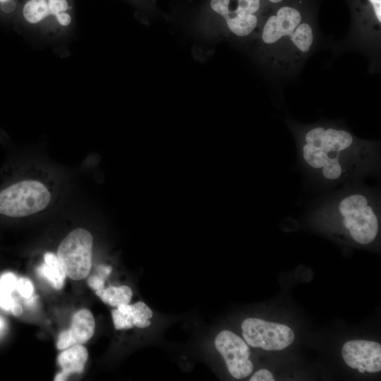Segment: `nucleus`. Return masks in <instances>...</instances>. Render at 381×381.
Returning <instances> with one entry per match:
<instances>
[{"mask_svg": "<svg viewBox=\"0 0 381 381\" xmlns=\"http://www.w3.org/2000/svg\"><path fill=\"white\" fill-rule=\"evenodd\" d=\"M74 19V0H21L13 23L54 38L69 32Z\"/></svg>", "mask_w": 381, "mask_h": 381, "instance_id": "obj_1", "label": "nucleus"}, {"mask_svg": "<svg viewBox=\"0 0 381 381\" xmlns=\"http://www.w3.org/2000/svg\"><path fill=\"white\" fill-rule=\"evenodd\" d=\"M303 154L306 162L313 168H322L326 179H338L342 173L339 154L351 145V135L343 130L317 127L306 133Z\"/></svg>", "mask_w": 381, "mask_h": 381, "instance_id": "obj_2", "label": "nucleus"}, {"mask_svg": "<svg viewBox=\"0 0 381 381\" xmlns=\"http://www.w3.org/2000/svg\"><path fill=\"white\" fill-rule=\"evenodd\" d=\"M50 200V193L43 183L34 180L16 182L0 190V214L26 217L44 210Z\"/></svg>", "mask_w": 381, "mask_h": 381, "instance_id": "obj_3", "label": "nucleus"}, {"mask_svg": "<svg viewBox=\"0 0 381 381\" xmlns=\"http://www.w3.org/2000/svg\"><path fill=\"white\" fill-rule=\"evenodd\" d=\"M301 13L295 8L283 6L266 21L262 32V40L267 44L278 42L289 37L301 53L310 51L313 42L311 26L301 23Z\"/></svg>", "mask_w": 381, "mask_h": 381, "instance_id": "obj_4", "label": "nucleus"}, {"mask_svg": "<svg viewBox=\"0 0 381 381\" xmlns=\"http://www.w3.org/2000/svg\"><path fill=\"white\" fill-rule=\"evenodd\" d=\"M93 238L86 229L78 228L71 231L61 242L57 257L66 276L73 280L87 277L92 265Z\"/></svg>", "mask_w": 381, "mask_h": 381, "instance_id": "obj_5", "label": "nucleus"}, {"mask_svg": "<svg viewBox=\"0 0 381 381\" xmlns=\"http://www.w3.org/2000/svg\"><path fill=\"white\" fill-rule=\"evenodd\" d=\"M344 226L352 238L361 244L372 242L377 236L378 222L368 200L362 195H351L339 204Z\"/></svg>", "mask_w": 381, "mask_h": 381, "instance_id": "obj_6", "label": "nucleus"}, {"mask_svg": "<svg viewBox=\"0 0 381 381\" xmlns=\"http://www.w3.org/2000/svg\"><path fill=\"white\" fill-rule=\"evenodd\" d=\"M241 329L243 337L248 345L266 351L282 350L294 340V332L289 327L258 318L246 319Z\"/></svg>", "mask_w": 381, "mask_h": 381, "instance_id": "obj_7", "label": "nucleus"}, {"mask_svg": "<svg viewBox=\"0 0 381 381\" xmlns=\"http://www.w3.org/2000/svg\"><path fill=\"white\" fill-rule=\"evenodd\" d=\"M214 345L234 378L242 379L251 374L253 365L249 359L250 349L241 337L231 331L223 330L217 335Z\"/></svg>", "mask_w": 381, "mask_h": 381, "instance_id": "obj_8", "label": "nucleus"}, {"mask_svg": "<svg viewBox=\"0 0 381 381\" xmlns=\"http://www.w3.org/2000/svg\"><path fill=\"white\" fill-rule=\"evenodd\" d=\"M345 363L360 373H377L381 370V345L368 340H351L342 347Z\"/></svg>", "mask_w": 381, "mask_h": 381, "instance_id": "obj_9", "label": "nucleus"}, {"mask_svg": "<svg viewBox=\"0 0 381 381\" xmlns=\"http://www.w3.org/2000/svg\"><path fill=\"white\" fill-rule=\"evenodd\" d=\"M95 327L91 312L87 309L79 310L73 314L70 328L59 334L57 349L64 350L75 344H85L93 336Z\"/></svg>", "mask_w": 381, "mask_h": 381, "instance_id": "obj_10", "label": "nucleus"}, {"mask_svg": "<svg viewBox=\"0 0 381 381\" xmlns=\"http://www.w3.org/2000/svg\"><path fill=\"white\" fill-rule=\"evenodd\" d=\"M230 0H212L211 8L225 19L230 31L239 37L250 35L258 24L255 14L250 13L238 5L235 10L229 8Z\"/></svg>", "mask_w": 381, "mask_h": 381, "instance_id": "obj_11", "label": "nucleus"}, {"mask_svg": "<svg viewBox=\"0 0 381 381\" xmlns=\"http://www.w3.org/2000/svg\"><path fill=\"white\" fill-rule=\"evenodd\" d=\"M116 329H131L134 326L145 328L150 325L152 311L143 302L138 301L132 305L124 304L111 310Z\"/></svg>", "mask_w": 381, "mask_h": 381, "instance_id": "obj_12", "label": "nucleus"}, {"mask_svg": "<svg viewBox=\"0 0 381 381\" xmlns=\"http://www.w3.org/2000/svg\"><path fill=\"white\" fill-rule=\"evenodd\" d=\"M87 358V351L82 344H75L64 349L57 359L62 371L56 375L54 380H65L71 374L82 373Z\"/></svg>", "mask_w": 381, "mask_h": 381, "instance_id": "obj_13", "label": "nucleus"}, {"mask_svg": "<svg viewBox=\"0 0 381 381\" xmlns=\"http://www.w3.org/2000/svg\"><path fill=\"white\" fill-rule=\"evenodd\" d=\"M44 263L37 268V273L46 279L56 289H61L66 279V273L58 257L52 253H46Z\"/></svg>", "mask_w": 381, "mask_h": 381, "instance_id": "obj_14", "label": "nucleus"}, {"mask_svg": "<svg viewBox=\"0 0 381 381\" xmlns=\"http://www.w3.org/2000/svg\"><path fill=\"white\" fill-rule=\"evenodd\" d=\"M95 294L104 303L115 307L128 304L133 295L132 290L128 286H109L95 291Z\"/></svg>", "mask_w": 381, "mask_h": 381, "instance_id": "obj_15", "label": "nucleus"}, {"mask_svg": "<svg viewBox=\"0 0 381 381\" xmlns=\"http://www.w3.org/2000/svg\"><path fill=\"white\" fill-rule=\"evenodd\" d=\"M16 275L12 272H5L0 277V308L11 312L17 302L12 296L17 282Z\"/></svg>", "mask_w": 381, "mask_h": 381, "instance_id": "obj_16", "label": "nucleus"}, {"mask_svg": "<svg viewBox=\"0 0 381 381\" xmlns=\"http://www.w3.org/2000/svg\"><path fill=\"white\" fill-rule=\"evenodd\" d=\"M21 0H0V20L13 23Z\"/></svg>", "mask_w": 381, "mask_h": 381, "instance_id": "obj_17", "label": "nucleus"}, {"mask_svg": "<svg viewBox=\"0 0 381 381\" xmlns=\"http://www.w3.org/2000/svg\"><path fill=\"white\" fill-rule=\"evenodd\" d=\"M16 290L23 298H27L33 294L34 289L30 279L22 277L17 279Z\"/></svg>", "mask_w": 381, "mask_h": 381, "instance_id": "obj_18", "label": "nucleus"}, {"mask_svg": "<svg viewBox=\"0 0 381 381\" xmlns=\"http://www.w3.org/2000/svg\"><path fill=\"white\" fill-rule=\"evenodd\" d=\"M250 381H274L272 374L267 369H261L253 374Z\"/></svg>", "mask_w": 381, "mask_h": 381, "instance_id": "obj_19", "label": "nucleus"}, {"mask_svg": "<svg viewBox=\"0 0 381 381\" xmlns=\"http://www.w3.org/2000/svg\"><path fill=\"white\" fill-rule=\"evenodd\" d=\"M88 285L95 291L104 289V277L101 275H94L88 278Z\"/></svg>", "mask_w": 381, "mask_h": 381, "instance_id": "obj_20", "label": "nucleus"}, {"mask_svg": "<svg viewBox=\"0 0 381 381\" xmlns=\"http://www.w3.org/2000/svg\"><path fill=\"white\" fill-rule=\"evenodd\" d=\"M373 7L375 17L377 24L381 23V0H368Z\"/></svg>", "mask_w": 381, "mask_h": 381, "instance_id": "obj_21", "label": "nucleus"}, {"mask_svg": "<svg viewBox=\"0 0 381 381\" xmlns=\"http://www.w3.org/2000/svg\"><path fill=\"white\" fill-rule=\"evenodd\" d=\"M111 272V268L109 266L101 265L98 267V272L99 273V275L104 278L108 276Z\"/></svg>", "mask_w": 381, "mask_h": 381, "instance_id": "obj_22", "label": "nucleus"}, {"mask_svg": "<svg viewBox=\"0 0 381 381\" xmlns=\"http://www.w3.org/2000/svg\"><path fill=\"white\" fill-rule=\"evenodd\" d=\"M11 313L16 316H20L23 313V308L20 304L16 303L12 307Z\"/></svg>", "mask_w": 381, "mask_h": 381, "instance_id": "obj_23", "label": "nucleus"}, {"mask_svg": "<svg viewBox=\"0 0 381 381\" xmlns=\"http://www.w3.org/2000/svg\"><path fill=\"white\" fill-rule=\"evenodd\" d=\"M36 298L35 296L32 295L30 297L25 298V303L27 306H34L36 303Z\"/></svg>", "mask_w": 381, "mask_h": 381, "instance_id": "obj_24", "label": "nucleus"}, {"mask_svg": "<svg viewBox=\"0 0 381 381\" xmlns=\"http://www.w3.org/2000/svg\"><path fill=\"white\" fill-rule=\"evenodd\" d=\"M268 1L272 3H279L282 1V0H268Z\"/></svg>", "mask_w": 381, "mask_h": 381, "instance_id": "obj_25", "label": "nucleus"}, {"mask_svg": "<svg viewBox=\"0 0 381 381\" xmlns=\"http://www.w3.org/2000/svg\"><path fill=\"white\" fill-rule=\"evenodd\" d=\"M3 324H4V323H3V320H2V319L0 318V329L2 328Z\"/></svg>", "mask_w": 381, "mask_h": 381, "instance_id": "obj_26", "label": "nucleus"}]
</instances>
